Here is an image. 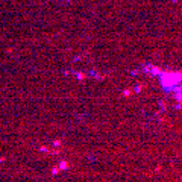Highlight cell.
Wrapping results in <instances>:
<instances>
[{
  "label": "cell",
  "instance_id": "3",
  "mask_svg": "<svg viewBox=\"0 0 182 182\" xmlns=\"http://www.w3.org/2000/svg\"><path fill=\"white\" fill-rule=\"evenodd\" d=\"M174 91H179V93H182V86H176Z\"/></svg>",
  "mask_w": 182,
  "mask_h": 182
},
{
  "label": "cell",
  "instance_id": "2",
  "mask_svg": "<svg viewBox=\"0 0 182 182\" xmlns=\"http://www.w3.org/2000/svg\"><path fill=\"white\" fill-rule=\"evenodd\" d=\"M174 97H176V100H177L179 103H182V93H179V91H176V94H174Z\"/></svg>",
  "mask_w": 182,
  "mask_h": 182
},
{
  "label": "cell",
  "instance_id": "1",
  "mask_svg": "<svg viewBox=\"0 0 182 182\" xmlns=\"http://www.w3.org/2000/svg\"><path fill=\"white\" fill-rule=\"evenodd\" d=\"M180 80H182L180 73H162L161 74V82H162V86H165V88H171L173 85H176Z\"/></svg>",
  "mask_w": 182,
  "mask_h": 182
},
{
  "label": "cell",
  "instance_id": "5",
  "mask_svg": "<svg viewBox=\"0 0 182 182\" xmlns=\"http://www.w3.org/2000/svg\"><path fill=\"white\" fill-rule=\"evenodd\" d=\"M140 91H141V86H140V85H138V86H137V88H135V93H140Z\"/></svg>",
  "mask_w": 182,
  "mask_h": 182
},
{
  "label": "cell",
  "instance_id": "4",
  "mask_svg": "<svg viewBox=\"0 0 182 182\" xmlns=\"http://www.w3.org/2000/svg\"><path fill=\"white\" fill-rule=\"evenodd\" d=\"M123 94H125V96H129V94H131V91H129V89H125V93H123Z\"/></svg>",
  "mask_w": 182,
  "mask_h": 182
}]
</instances>
